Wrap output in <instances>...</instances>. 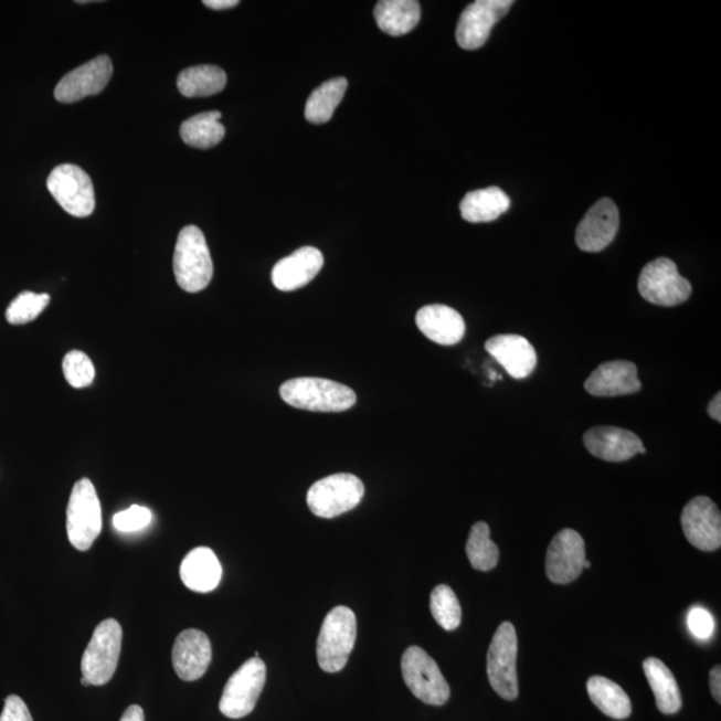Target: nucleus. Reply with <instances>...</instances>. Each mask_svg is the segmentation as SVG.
Here are the masks:
<instances>
[{
  "label": "nucleus",
  "mask_w": 721,
  "mask_h": 721,
  "mask_svg": "<svg viewBox=\"0 0 721 721\" xmlns=\"http://www.w3.org/2000/svg\"><path fill=\"white\" fill-rule=\"evenodd\" d=\"M279 394L287 405L309 412H344L357 401L349 386L316 378L286 381L279 388Z\"/></svg>",
  "instance_id": "obj_1"
},
{
  "label": "nucleus",
  "mask_w": 721,
  "mask_h": 721,
  "mask_svg": "<svg viewBox=\"0 0 721 721\" xmlns=\"http://www.w3.org/2000/svg\"><path fill=\"white\" fill-rule=\"evenodd\" d=\"M177 284L188 293L206 289L212 283L214 266L205 235L197 226H187L178 235L174 252Z\"/></svg>",
  "instance_id": "obj_2"
},
{
  "label": "nucleus",
  "mask_w": 721,
  "mask_h": 721,
  "mask_svg": "<svg viewBox=\"0 0 721 721\" xmlns=\"http://www.w3.org/2000/svg\"><path fill=\"white\" fill-rule=\"evenodd\" d=\"M357 637V618L348 607H336L322 623L317 640V660L322 671L336 674L348 665Z\"/></svg>",
  "instance_id": "obj_3"
},
{
  "label": "nucleus",
  "mask_w": 721,
  "mask_h": 721,
  "mask_svg": "<svg viewBox=\"0 0 721 721\" xmlns=\"http://www.w3.org/2000/svg\"><path fill=\"white\" fill-rule=\"evenodd\" d=\"M67 536L75 550H91L102 532V508L94 484L82 478L74 485L67 506Z\"/></svg>",
  "instance_id": "obj_4"
},
{
  "label": "nucleus",
  "mask_w": 721,
  "mask_h": 721,
  "mask_svg": "<svg viewBox=\"0 0 721 721\" xmlns=\"http://www.w3.org/2000/svg\"><path fill=\"white\" fill-rule=\"evenodd\" d=\"M123 627L114 618L102 622L94 630L91 643L82 657V678L91 686H105L117 671Z\"/></svg>",
  "instance_id": "obj_5"
},
{
  "label": "nucleus",
  "mask_w": 721,
  "mask_h": 721,
  "mask_svg": "<svg viewBox=\"0 0 721 721\" xmlns=\"http://www.w3.org/2000/svg\"><path fill=\"white\" fill-rule=\"evenodd\" d=\"M402 678L411 692L430 706H444L450 698L448 681L437 662L423 648L410 647L402 655Z\"/></svg>",
  "instance_id": "obj_6"
},
{
  "label": "nucleus",
  "mask_w": 721,
  "mask_h": 721,
  "mask_svg": "<svg viewBox=\"0 0 721 721\" xmlns=\"http://www.w3.org/2000/svg\"><path fill=\"white\" fill-rule=\"evenodd\" d=\"M363 494L365 487L359 477L338 474L312 484L306 500L316 516L321 519H335L359 506Z\"/></svg>",
  "instance_id": "obj_7"
},
{
  "label": "nucleus",
  "mask_w": 721,
  "mask_h": 721,
  "mask_svg": "<svg viewBox=\"0 0 721 721\" xmlns=\"http://www.w3.org/2000/svg\"><path fill=\"white\" fill-rule=\"evenodd\" d=\"M266 681V666L259 657L242 665L226 682L220 711L230 719H241L254 711Z\"/></svg>",
  "instance_id": "obj_8"
},
{
  "label": "nucleus",
  "mask_w": 721,
  "mask_h": 721,
  "mask_svg": "<svg viewBox=\"0 0 721 721\" xmlns=\"http://www.w3.org/2000/svg\"><path fill=\"white\" fill-rule=\"evenodd\" d=\"M47 189L63 210L76 219H86L95 209L92 178L75 165H61L51 171Z\"/></svg>",
  "instance_id": "obj_9"
},
{
  "label": "nucleus",
  "mask_w": 721,
  "mask_h": 721,
  "mask_svg": "<svg viewBox=\"0 0 721 721\" xmlns=\"http://www.w3.org/2000/svg\"><path fill=\"white\" fill-rule=\"evenodd\" d=\"M517 634L512 623L497 628L488 650L487 671L490 686L500 698L515 700L519 697L517 681Z\"/></svg>",
  "instance_id": "obj_10"
},
{
  "label": "nucleus",
  "mask_w": 721,
  "mask_h": 721,
  "mask_svg": "<svg viewBox=\"0 0 721 721\" xmlns=\"http://www.w3.org/2000/svg\"><path fill=\"white\" fill-rule=\"evenodd\" d=\"M639 291L646 301L671 308L687 301L692 286L680 276L674 261L657 258L642 271Z\"/></svg>",
  "instance_id": "obj_11"
},
{
  "label": "nucleus",
  "mask_w": 721,
  "mask_h": 721,
  "mask_svg": "<svg viewBox=\"0 0 721 721\" xmlns=\"http://www.w3.org/2000/svg\"><path fill=\"white\" fill-rule=\"evenodd\" d=\"M512 0H477L464 10L456 30V40L464 50H476L487 43L494 25L512 8Z\"/></svg>",
  "instance_id": "obj_12"
},
{
  "label": "nucleus",
  "mask_w": 721,
  "mask_h": 721,
  "mask_svg": "<svg viewBox=\"0 0 721 721\" xmlns=\"http://www.w3.org/2000/svg\"><path fill=\"white\" fill-rule=\"evenodd\" d=\"M681 528L689 544L713 552L721 547V515L710 497H695L681 513Z\"/></svg>",
  "instance_id": "obj_13"
},
{
  "label": "nucleus",
  "mask_w": 721,
  "mask_h": 721,
  "mask_svg": "<svg viewBox=\"0 0 721 721\" xmlns=\"http://www.w3.org/2000/svg\"><path fill=\"white\" fill-rule=\"evenodd\" d=\"M585 542L573 529H563L551 541L545 560V572L552 583L565 585L574 582L584 571Z\"/></svg>",
  "instance_id": "obj_14"
},
{
  "label": "nucleus",
  "mask_w": 721,
  "mask_h": 721,
  "mask_svg": "<svg viewBox=\"0 0 721 721\" xmlns=\"http://www.w3.org/2000/svg\"><path fill=\"white\" fill-rule=\"evenodd\" d=\"M113 76V63L107 55L94 57L78 68L73 70L57 83L55 99L62 104H74L83 98L98 95L105 91Z\"/></svg>",
  "instance_id": "obj_15"
},
{
  "label": "nucleus",
  "mask_w": 721,
  "mask_h": 721,
  "mask_svg": "<svg viewBox=\"0 0 721 721\" xmlns=\"http://www.w3.org/2000/svg\"><path fill=\"white\" fill-rule=\"evenodd\" d=\"M621 216L616 203L603 198L584 215L576 229V244L583 252L598 253L615 240Z\"/></svg>",
  "instance_id": "obj_16"
},
{
  "label": "nucleus",
  "mask_w": 721,
  "mask_h": 721,
  "mask_svg": "<svg viewBox=\"0 0 721 721\" xmlns=\"http://www.w3.org/2000/svg\"><path fill=\"white\" fill-rule=\"evenodd\" d=\"M584 445L591 455L609 463L628 462L647 452L634 432L615 426L592 427L584 435Z\"/></svg>",
  "instance_id": "obj_17"
},
{
  "label": "nucleus",
  "mask_w": 721,
  "mask_h": 721,
  "mask_svg": "<svg viewBox=\"0 0 721 721\" xmlns=\"http://www.w3.org/2000/svg\"><path fill=\"white\" fill-rule=\"evenodd\" d=\"M212 657V643L202 630H183L172 647V667L184 681L201 679L206 674Z\"/></svg>",
  "instance_id": "obj_18"
},
{
  "label": "nucleus",
  "mask_w": 721,
  "mask_h": 721,
  "mask_svg": "<svg viewBox=\"0 0 721 721\" xmlns=\"http://www.w3.org/2000/svg\"><path fill=\"white\" fill-rule=\"evenodd\" d=\"M485 349L507 370L510 378L524 380L538 365V354L527 338L517 335H499L485 342Z\"/></svg>",
  "instance_id": "obj_19"
},
{
  "label": "nucleus",
  "mask_w": 721,
  "mask_h": 721,
  "mask_svg": "<svg viewBox=\"0 0 721 721\" xmlns=\"http://www.w3.org/2000/svg\"><path fill=\"white\" fill-rule=\"evenodd\" d=\"M324 255L318 248L305 246L278 261L273 267V285L280 291H293L311 283L321 272Z\"/></svg>",
  "instance_id": "obj_20"
},
{
  "label": "nucleus",
  "mask_w": 721,
  "mask_h": 721,
  "mask_svg": "<svg viewBox=\"0 0 721 721\" xmlns=\"http://www.w3.org/2000/svg\"><path fill=\"white\" fill-rule=\"evenodd\" d=\"M642 381L629 361H611L600 365L585 381V391L596 397H616L639 392Z\"/></svg>",
  "instance_id": "obj_21"
},
{
  "label": "nucleus",
  "mask_w": 721,
  "mask_h": 721,
  "mask_svg": "<svg viewBox=\"0 0 721 721\" xmlns=\"http://www.w3.org/2000/svg\"><path fill=\"white\" fill-rule=\"evenodd\" d=\"M416 324L421 333L444 347L462 341L467 330L463 316L446 305L424 306L417 311Z\"/></svg>",
  "instance_id": "obj_22"
},
{
  "label": "nucleus",
  "mask_w": 721,
  "mask_h": 721,
  "mask_svg": "<svg viewBox=\"0 0 721 721\" xmlns=\"http://www.w3.org/2000/svg\"><path fill=\"white\" fill-rule=\"evenodd\" d=\"M181 579L189 590L200 593L212 592L220 585L222 566L215 553L206 547L189 552L181 564Z\"/></svg>",
  "instance_id": "obj_23"
},
{
  "label": "nucleus",
  "mask_w": 721,
  "mask_h": 721,
  "mask_svg": "<svg viewBox=\"0 0 721 721\" xmlns=\"http://www.w3.org/2000/svg\"><path fill=\"white\" fill-rule=\"evenodd\" d=\"M375 22L381 31L392 36H401L416 28L421 18L416 0H381L374 9Z\"/></svg>",
  "instance_id": "obj_24"
},
{
  "label": "nucleus",
  "mask_w": 721,
  "mask_h": 721,
  "mask_svg": "<svg viewBox=\"0 0 721 721\" xmlns=\"http://www.w3.org/2000/svg\"><path fill=\"white\" fill-rule=\"evenodd\" d=\"M509 208L510 198L506 191L496 187L470 191L459 205L463 219L470 223L496 221Z\"/></svg>",
  "instance_id": "obj_25"
},
{
  "label": "nucleus",
  "mask_w": 721,
  "mask_h": 721,
  "mask_svg": "<svg viewBox=\"0 0 721 721\" xmlns=\"http://www.w3.org/2000/svg\"><path fill=\"white\" fill-rule=\"evenodd\" d=\"M650 688L655 693L656 706L666 714H675L681 710L682 699L678 681L671 669L656 657H649L643 665Z\"/></svg>",
  "instance_id": "obj_26"
},
{
  "label": "nucleus",
  "mask_w": 721,
  "mask_h": 721,
  "mask_svg": "<svg viewBox=\"0 0 721 721\" xmlns=\"http://www.w3.org/2000/svg\"><path fill=\"white\" fill-rule=\"evenodd\" d=\"M592 703L607 717L623 720L630 717L632 703L624 689L603 676H592L586 682Z\"/></svg>",
  "instance_id": "obj_27"
},
{
  "label": "nucleus",
  "mask_w": 721,
  "mask_h": 721,
  "mask_svg": "<svg viewBox=\"0 0 721 721\" xmlns=\"http://www.w3.org/2000/svg\"><path fill=\"white\" fill-rule=\"evenodd\" d=\"M226 73L219 66L202 65L183 70L177 86L183 97L203 98L219 94L225 88Z\"/></svg>",
  "instance_id": "obj_28"
},
{
  "label": "nucleus",
  "mask_w": 721,
  "mask_h": 721,
  "mask_svg": "<svg viewBox=\"0 0 721 721\" xmlns=\"http://www.w3.org/2000/svg\"><path fill=\"white\" fill-rule=\"evenodd\" d=\"M221 118L220 112H208L184 120L181 126L183 142L197 149L214 148L225 137Z\"/></svg>",
  "instance_id": "obj_29"
},
{
  "label": "nucleus",
  "mask_w": 721,
  "mask_h": 721,
  "mask_svg": "<svg viewBox=\"0 0 721 721\" xmlns=\"http://www.w3.org/2000/svg\"><path fill=\"white\" fill-rule=\"evenodd\" d=\"M348 81L335 78L322 83L311 93L305 107V118L310 124L322 125L329 123L347 93Z\"/></svg>",
  "instance_id": "obj_30"
},
{
  "label": "nucleus",
  "mask_w": 721,
  "mask_h": 721,
  "mask_svg": "<svg viewBox=\"0 0 721 721\" xmlns=\"http://www.w3.org/2000/svg\"><path fill=\"white\" fill-rule=\"evenodd\" d=\"M467 556L476 571L495 570L500 560L499 547L490 540V528L487 522L478 521L470 529L467 542Z\"/></svg>",
  "instance_id": "obj_31"
},
{
  "label": "nucleus",
  "mask_w": 721,
  "mask_h": 721,
  "mask_svg": "<svg viewBox=\"0 0 721 721\" xmlns=\"http://www.w3.org/2000/svg\"><path fill=\"white\" fill-rule=\"evenodd\" d=\"M431 612L439 627L455 630L462 624L463 611L455 591L448 585H437L431 595Z\"/></svg>",
  "instance_id": "obj_32"
},
{
  "label": "nucleus",
  "mask_w": 721,
  "mask_h": 721,
  "mask_svg": "<svg viewBox=\"0 0 721 721\" xmlns=\"http://www.w3.org/2000/svg\"><path fill=\"white\" fill-rule=\"evenodd\" d=\"M50 296L46 293L36 295L33 291H23L6 310V320L11 325H24L33 322L47 308Z\"/></svg>",
  "instance_id": "obj_33"
},
{
  "label": "nucleus",
  "mask_w": 721,
  "mask_h": 721,
  "mask_svg": "<svg viewBox=\"0 0 721 721\" xmlns=\"http://www.w3.org/2000/svg\"><path fill=\"white\" fill-rule=\"evenodd\" d=\"M62 367L68 385L75 389H83L93 384L95 368L87 354L79 352V350H72L63 359Z\"/></svg>",
  "instance_id": "obj_34"
},
{
  "label": "nucleus",
  "mask_w": 721,
  "mask_h": 721,
  "mask_svg": "<svg viewBox=\"0 0 721 721\" xmlns=\"http://www.w3.org/2000/svg\"><path fill=\"white\" fill-rule=\"evenodd\" d=\"M152 515L148 508L132 506L113 517V527L120 533L144 531L150 526Z\"/></svg>",
  "instance_id": "obj_35"
},
{
  "label": "nucleus",
  "mask_w": 721,
  "mask_h": 721,
  "mask_svg": "<svg viewBox=\"0 0 721 721\" xmlns=\"http://www.w3.org/2000/svg\"><path fill=\"white\" fill-rule=\"evenodd\" d=\"M688 628L699 640H708L714 632V621L704 608H693L688 615Z\"/></svg>",
  "instance_id": "obj_36"
},
{
  "label": "nucleus",
  "mask_w": 721,
  "mask_h": 721,
  "mask_svg": "<svg viewBox=\"0 0 721 721\" xmlns=\"http://www.w3.org/2000/svg\"><path fill=\"white\" fill-rule=\"evenodd\" d=\"M0 721H33L28 706L24 701L17 697V695H11L4 701V708L2 714H0Z\"/></svg>",
  "instance_id": "obj_37"
},
{
  "label": "nucleus",
  "mask_w": 721,
  "mask_h": 721,
  "mask_svg": "<svg viewBox=\"0 0 721 721\" xmlns=\"http://www.w3.org/2000/svg\"><path fill=\"white\" fill-rule=\"evenodd\" d=\"M710 686L712 691V697L718 703H721V668L717 666L712 669L710 674Z\"/></svg>",
  "instance_id": "obj_38"
},
{
  "label": "nucleus",
  "mask_w": 721,
  "mask_h": 721,
  "mask_svg": "<svg viewBox=\"0 0 721 721\" xmlns=\"http://www.w3.org/2000/svg\"><path fill=\"white\" fill-rule=\"evenodd\" d=\"M203 4L209 9L221 11L237 8L240 2L238 0H205Z\"/></svg>",
  "instance_id": "obj_39"
},
{
  "label": "nucleus",
  "mask_w": 721,
  "mask_h": 721,
  "mask_svg": "<svg viewBox=\"0 0 721 721\" xmlns=\"http://www.w3.org/2000/svg\"><path fill=\"white\" fill-rule=\"evenodd\" d=\"M119 721H145V713L139 706H130Z\"/></svg>",
  "instance_id": "obj_40"
},
{
  "label": "nucleus",
  "mask_w": 721,
  "mask_h": 721,
  "mask_svg": "<svg viewBox=\"0 0 721 721\" xmlns=\"http://www.w3.org/2000/svg\"><path fill=\"white\" fill-rule=\"evenodd\" d=\"M708 414H710V417L714 421H718V423H721V394L718 393L714 395V397L711 400L710 405H708L707 410Z\"/></svg>",
  "instance_id": "obj_41"
},
{
  "label": "nucleus",
  "mask_w": 721,
  "mask_h": 721,
  "mask_svg": "<svg viewBox=\"0 0 721 721\" xmlns=\"http://www.w3.org/2000/svg\"><path fill=\"white\" fill-rule=\"evenodd\" d=\"M591 566H592L591 561L586 560L584 564V570H590Z\"/></svg>",
  "instance_id": "obj_42"
},
{
  "label": "nucleus",
  "mask_w": 721,
  "mask_h": 721,
  "mask_svg": "<svg viewBox=\"0 0 721 721\" xmlns=\"http://www.w3.org/2000/svg\"><path fill=\"white\" fill-rule=\"evenodd\" d=\"M81 682H82V686H85V687L91 686V682H88L85 678H82Z\"/></svg>",
  "instance_id": "obj_43"
}]
</instances>
